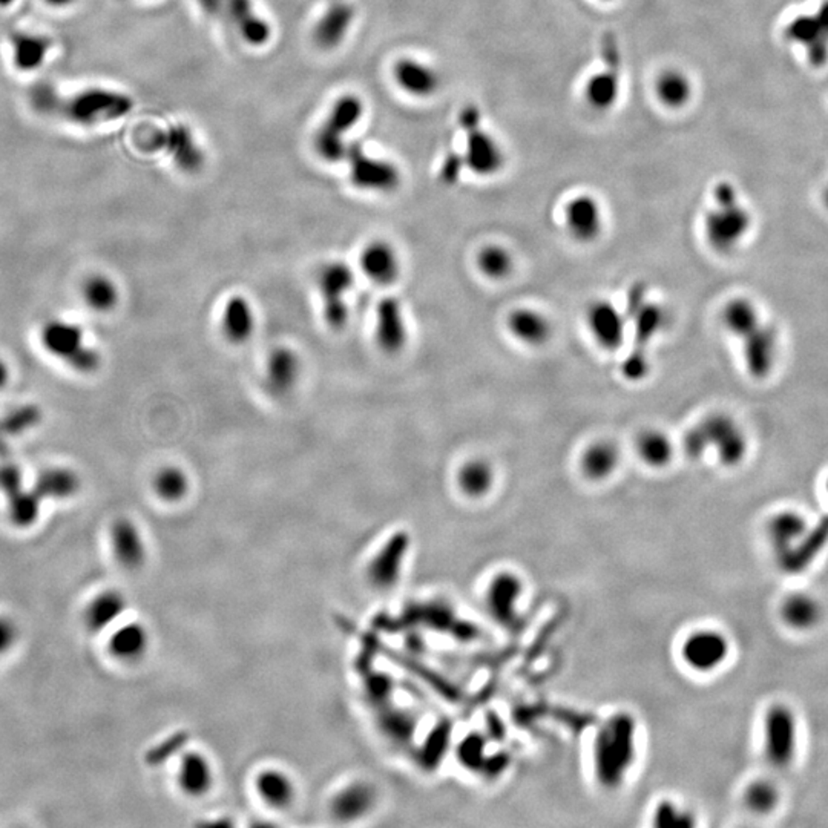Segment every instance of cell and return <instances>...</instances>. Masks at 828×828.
Instances as JSON below:
<instances>
[{"label":"cell","mask_w":828,"mask_h":828,"mask_svg":"<svg viewBox=\"0 0 828 828\" xmlns=\"http://www.w3.org/2000/svg\"><path fill=\"white\" fill-rule=\"evenodd\" d=\"M30 100L38 114L79 126L123 119L134 109V100L128 94L102 87L87 88L72 96H60L53 85L38 83L30 92Z\"/></svg>","instance_id":"cell-1"},{"label":"cell","mask_w":828,"mask_h":828,"mask_svg":"<svg viewBox=\"0 0 828 828\" xmlns=\"http://www.w3.org/2000/svg\"><path fill=\"white\" fill-rule=\"evenodd\" d=\"M638 758V726L635 716L619 710L608 716L592 738L594 778L604 790H619Z\"/></svg>","instance_id":"cell-2"},{"label":"cell","mask_w":828,"mask_h":828,"mask_svg":"<svg viewBox=\"0 0 828 828\" xmlns=\"http://www.w3.org/2000/svg\"><path fill=\"white\" fill-rule=\"evenodd\" d=\"M748 450V431L731 414H709L683 436V452L690 460H701L712 452L722 469H738L746 462Z\"/></svg>","instance_id":"cell-3"},{"label":"cell","mask_w":828,"mask_h":828,"mask_svg":"<svg viewBox=\"0 0 828 828\" xmlns=\"http://www.w3.org/2000/svg\"><path fill=\"white\" fill-rule=\"evenodd\" d=\"M753 227V215L738 189L729 182L714 188L712 205L703 218L705 240L718 255H731L741 248Z\"/></svg>","instance_id":"cell-4"},{"label":"cell","mask_w":828,"mask_h":828,"mask_svg":"<svg viewBox=\"0 0 828 828\" xmlns=\"http://www.w3.org/2000/svg\"><path fill=\"white\" fill-rule=\"evenodd\" d=\"M364 111V102L356 94H344L334 103L313 137V149L323 162L330 165L344 162L350 145L345 137L358 126Z\"/></svg>","instance_id":"cell-5"},{"label":"cell","mask_w":828,"mask_h":828,"mask_svg":"<svg viewBox=\"0 0 828 828\" xmlns=\"http://www.w3.org/2000/svg\"><path fill=\"white\" fill-rule=\"evenodd\" d=\"M527 581L517 570L502 568L491 574L484 587V606L491 621L508 632L522 626V602Z\"/></svg>","instance_id":"cell-6"},{"label":"cell","mask_w":828,"mask_h":828,"mask_svg":"<svg viewBox=\"0 0 828 828\" xmlns=\"http://www.w3.org/2000/svg\"><path fill=\"white\" fill-rule=\"evenodd\" d=\"M465 132L463 167L477 177H494L505 167V151L501 141L480 126V115L473 106L465 108L459 117Z\"/></svg>","instance_id":"cell-7"},{"label":"cell","mask_w":828,"mask_h":828,"mask_svg":"<svg viewBox=\"0 0 828 828\" xmlns=\"http://www.w3.org/2000/svg\"><path fill=\"white\" fill-rule=\"evenodd\" d=\"M741 345L742 364L755 381L769 379L781 359V334L767 317L744 328L737 338Z\"/></svg>","instance_id":"cell-8"},{"label":"cell","mask_w":828,"mask_h":828,"mask_svg":"<svg viewBox=\"0 0 828 828\" xmlns=\"http://www.w3.org/2000/svg\"><path fill=\"white\" fill-rule=\"evenodd\" d=\"M624 315L632 334L630 350L645 353H649V345L663 334L671 319L666 307L652 300L647 287L641 281L630 285L624 304Z\"/></svg>","instance_id":"cell-9"},{"label":"cell","mask_w":828,"mask_h":828,"mask_svg":"<svg viewBox=\"0 0 828 828\" xmlns=\"http://www.w3.org/2000/svg\"><path fill=\"white\" fill-rule=\"evenodd\" d=\"M731 655L727 635L714 628L689 630L678 645V660L695 675H710L720 671Z\"/></svg>","instance_id":"cell-10"},{"label":"cell","mask_w":828,"mask_h":828,"mask_svg":"<svg viewBox=\"0 0 828 828\" xmlns=\"http://www.w3.org/2000/svg\"><path fill=\"white\" fill-rule=\"evenodd\" d=\"M139 141L145 151L166 152L175 167L188 175L201 173L205 167V151L186 124L148 131Z\"/></svg>","instance_id":"cell-11"},{"label":"cell","mask_w":828,"mask_h":828,"mask_svg":"<svg viewBox=\"0 0 828 828\" xmlns=\"http://www.w3.org/2000/svg\"><path fill=\"white\" fill-rule=\"evenodd\" d=\"M345 162L349 165L350 183L364 192L392 194L402 182L394 163L367 154L359 143H350Z\"/></svg>","instance_id":"cell-12"},{"label":"cell","mask_w":828,"mask_h":828,"mask_svg":"<svg viewBox=\"0 0 828 828\" xmlns=\"http://www.w3.org/2000/svg\"><path fill=\"white\" fill-rule=\"evenodd\" d=\"M42 342L49 353L65 360L74 370L91 373L98 368L100 356L83 342V332L76 324L51 321L42 330Z\"/></svg>","instance_id":"cell-13"},{"label":"cell","mask_w":828,"mask_h":828,"mask_svg":"<svg viewBox=\"0 0 828 828\" xmlns=\"http://www.w3.org/2000/svg\"><path fill=\"white\" fill-rule=\"evenodd\" d=\"M355 283V274L349 264L332 261L317 274V287L323 298L324 319L328 327L342 330L349 321V295Z\"/></svg>","instance_id":"cell-14"},{"label":"cell","mask_w":828,"mask_h":828,"mask_svg":"<svg viewBox=\"0 0 828 828\" xmlns=\"http://www.w3.org/2000/svg\"><path fill=\"white\" fill-rule=\"evenodd\" d=\"M785 38L804 49L807 60L815 68L828 62V0L816 12L796 16L785 27Z\"/></svg>","instance_id":"cell-15"},{"label":"cell","mask_w":828,"mask_h":828,"mask_svg":"<svg viewBox=\"0 0 828 828\" xmlns=\"http://www.w3.org/2000/svg\"><path fill=\"white\" fill-rule=\"evenodd\" d=\"M585 317L589 334L600 349L611 353L623 349L629 334L624 310L609 300H596L587 306Z\"/></svg>","instance_id":"cell-16"},{"label":"cell","mask_w":828,"mask_h":828,"mask_svg":"<svg viewBox=\"0 0 828 828\" xmlns=\"http://www.w3.org/2000/svg\"><path fill=\"white\" fill-rule=\"evenodd\" d=\"M764 748L770 764L787 767L796 750V721L789 707L772 705L764 721Z\"/></svg>","instance_id":"cell-17"},{"label":"cell","mask_w":828,"mask_h":828,"mask_svg":"<svg viewBox=\"0 0 828 828\" xmlns=\"http://www.w3.org/2000/svg\"><path fill=\"white\" fill-rule=\"evenodd\" d=\"M563 224L574 241L581 244L597 241L604 229L603 206L594 195H574L563 207Z\"/></svg>","instance_id":"cell-18"},{"label":"cell","mask_w":828,"mask_h":828,"mask_svg":"<svg viewBox=\"0 0 828 828\" xmlns=\"http://www.w3.org/2000/svg\"><path fill=\"white\" fill-rule=\"evenodd\" d=\"M376 342L388 355L399 353L407 344L409 330L402 304L396 296H385L376 306Z\"/></svg>","instance_id":"cell-19"},{"label":"cell","mask_w":828,"mask_h":828,"mask_svg":"<svg viewBox=\"0 0 828 828\" xmlns=\"http://www.w3.org/2000/svg\"><path fill=\"white\" fill-rule=\"evenodd\" d=\"M355 6L347 0H332L313 27V42L323 51H332L344 42L355 21Z\"/></svg>","instance_id":"cell-20"},{"label":"cell","mask_w":828,"mask_h":828,"mask_svg":"<svg viewBox=\"0 0 828 828\" xmlns=\"http://www.w3.org/2000/svg\"><path fill=\"white\" fill-rule=\"evenodd\" d=\"M506 328L512 338L527 347H544L554 334L548 315L534 307H517L506 317Z\"/></svg>","instance_id":"cell-21"},{"label":"cell","mask_w":828,"mask_h":828,"mask_svg":"<svg viewBox=\"0 0 828 828\" xmlns=\"http://www.w3.org/2000/svg\"><path fill=\"white\" fill-rule=\"evenodd\" d=\"M111 549L123 570H137L145 565L148 546L140 528L130 519H119L111 528Z\"/></svg>","instance_id":"cell-22"},{"label":"cell","mask_w":828,"mask_h":828,"mask_svg":"<svg viewBox=\"0 0 828 828\" xmlns=\"http://www.w3.org/2000/svg\"><path fill=\"white\" fill-rule=\"evenodd\" d=\"M409 534L396 533L379 549L368 570L370 580L375 587L387 589L399 580L409 554Z\"/></svg>","instance_id":"cell-23"},{"label":"cell","mask_w":828,"mask_h":828,"mask_svg":"<svg viewBox=\"0 0 828 828\" xmlns=\"http://www.w3.org/2000/svg\"><path fill=\"white\" fill-rule=\"evenodd\" d=\"M223 2V14L231 19V22L237 28V33L242 40L250 46L259 48L269 42L272 38V28L264 19L253 0H221Z\"/></svg>","instance_id":"cell-24"},{"label":"cell","mask_w":828,"mask_h":828,"mask_svg":"<svg viewBox=\"0 0 828 828\" xmlns=\"http://www.w3.org/2000/svg\"><path fill=\"white\" fill-rule=\"evenodd\" d=\"M394 81L411 97H433L441 88V76L433 66L418 59L403 57L393 68Z\"/></svg>","instance_id":"cell-25"},{"label":"cell","mask_w":828,"mask_h":828,"mask_svg":"<svg viewBox=\"0 0 828 828\" xmlns=\"http://www.w3.org/2000/svg\"><path fill=\"white\" fill-rule=\"evenodd\" d=\"M151 645V635L139 621L117 624L109 630L108 652L115 662L135 664L145 658Z\"/></svg>","instance_id":"cell-26"},{"label":"cell","mask_w":828,"mask_h":828,"mask_svg":"<svg viewBox=\"0 0 828 828\" xmlns=\"http://www.w3.org/2000/svg\"><path fill=\"white\" fill-rule=\"evenodd\" d=\"M128 611V600L117 589H105L88 602L83 611V623L91 634L111 630L123 619Z\"/></svg>","instance_id":"cell-27"},{"label":"cell","mask_w":828,"mask_h":828,"mask_svg":"<svg viewBox=\"0 0 828 828\" xmlns=\"http://www.w3.org/2000/svg\"><path fill=\"white\" fill-rule=\"evenodd\" d=\"M360 269L375 284L390 285L396 283L401 275V261L398 253L387 241H371L360 253Z\"/></svg>","instance_id":"cell-28"},{"label":"cell","mask_w":828,"mask_h":828,"mask_svg":"<svg viewBox=\"0 0 828 828\" xmlns=\"http://www.w3.org/2000/svg\"><path fill=\"white\" fill-rule=\"evenodd\" d=\"M827 545L828 516H825L815 527L808 528L795 545L781 555V565L789 572H802L812 565Z\"/></svg>","instance_id":"cell-29"},{"label":"cell","mask_w":828,"mask_h":828,"mask_svg":"<svg viewBox=\"0 0 828 828\" xmlns=\"http://www.w3.org/2000/svg\"><path fill=\"white\" fill-rule=\"evenodd\" d=\"M609 55L611 59L608 60L606 66L602 71H598L597 74H594L585 87L587 105L597 111H608L615 106V103L619 100L621 77H620V57L617 53V45H613Z\"/></svg>","instance_id":"cell-30"},{"label":"cell","mask_w":828,"mask_h":828,"mask_svg":"<svg viewBox=\"0 0 828 828\" xmlns=\"http://www.w3.org/2000/svg\"><path fill=\"white\" fill-rule=\"evenodd\" d=\"M215 781V772L210 759L201 752L182 755L177 770V784L184 795L201 798L207 795Z\"/></svg>","instance_id":"cell-31"},{"label":"cell","mask_w":828,"mask_h":828,"mask_svg":"<svg viewBox=\"0 0 828 828\" xmlns=\"http://www.w3.org/2000/svg\"><path fill=\"white\" fill-rule=\"evenodd\" d=\"M301 373V360L289 347H278L266 362V385L275 396H284L295 387Z\"/></svg>","instance_id":"cell-32"},{"label":"cell","mask_w":828,"mask_h":828,"mask_svg":"<svg viewBox=\"0 0 828 828\" xmlns=\"http://www.w3.org/2000/svg\"><path fill=\"white\" fill-rule=\"evenodd\" d=\"M620 462V450L615 444L611 441H596L581 452L580 471L585 479L600 484L617 473Z\"/></svg>","instance_id":"cell-33"},{"label":"cell","mask_w":828,"mask_h":828,"mask_svg":"<svg viewBox=\"0 0 828 828\" xmlns=\"http://www.w3.org/2000/svg\"><path fill=\"white\" fill-rule=\"evenodd\" d=\"M376 806V791L367 782L358 781L345 785L334 795L332 812L342 821H356L364 817Z\"/></svg>","instance_id":"cell-34"},{"label":"cell","mask_w":828,"mask_h":828,"mask_svg":"<svg viewBox=\"0 0 828 828\" xmlns=\"http://www.w3.org/2000/svg\"><path fill=\"white\" fill-rule=\"evenodd\" d=\"M223 334L232 344H242L255 332V312L248 298L233 295L227 300L221 317Z\"/></svg>","instance_id":"cell-35"},{"label":"cell","mask_w":828,"mask_h":828,"mask_svg":"<svg viewBox=\"0 0 828 828\" xmlns=\"http://www.w3.org/2000/svg\"><path fill=\"white\" fill-rule=\"evenodd\" d=\"M255 790L267 806L276 810H284L295 801V781L284 770L275 767L261 770L257 774Z\"/></svg>","instance_id":"cell-36"},{"label":"cell","mask_w":828,"mask_h":828,"mask_svg":"<svg viewBox=\"0 0 828 828\" xmlns=\"http://www.w3.org/2000/svg\"><path fill=\"white\" fill-rule=\"evenodd\" d=\"M13 62L16 70L22 72H33L44 65L48 53L53 48L51 38L42 34L17 31L10 38Z\"/></svg>","instance_id":"cell-37"},{"label":"cell","mask_w":828,"mask_h":828,"mask_svg":"<svg viewBox=\"0 0 828 828\" xmlns=\"http://www.w3.org/2000/svg\"><path fill=\"white\" fill-rule=\"evenodd\" d=\"M458 488L465 497L480 501L490 494L495 485V469L486 459L474 458L463 462L456 476Z\"/></svg>","instance_id":"cell-38"},{"label":"cell","mask_w":828,"mask_h":828,"mask_svg":"<svg viewBox=\"0 0 828 828\" xmlns=\"http://www.w3.org/2000/svg\"><path fill=\"white\" fill-rule=\"evenodd\" d=\"M635 448L641 462L652 469H667L675 456L672 439L664 431L656 428L641 431Z\"/></svg>","instance_id":"cell-39"},{"label":"cell","mask_w":828,"mask_h":828,"mask_svg":"<svg viewBox=\"0 0 828 828\" xmlns=\"http://www.w3.org/2000/svg\"><path fill=\"white\" fill-rule=\"evenodd\" d=\"M655 96L663 106L681 109L688 106L694 96V87L688 74L681 70H666L660 72L655 81Z\"/></svg>","instance_id":"cell-40"},{"label":"cell","mask_w":828,"mask_h":828,"mask_svg":"<svg viewBox=\"0 0 828 828\" xmlns=\"http://www.w3.org/2000/svg\"><path fill=\"white\" fill-rule=\"evenodd\" d=\"M80 490V479L74 471L66 469H46L38 476L34 485V493L45 501H63L70 499Z\"/></svg>","instance_id":"cell-41"},{"label":"cell","mask_w":828,"mask_h":828,"mask_svg":"<svg viewBox=\"0 0 828 828\" xmlns=\"http://www.w3.org/2000/svg\"><path fill=\"white\" fill-rule=\"evenodd\" d=\"M476 264L480 274L491 281L506 280L516 269V259L511 250L497 242H491L480 249Z\"/></svg>","instance_id":"cell-42"},{"label":"cell","mask_w":828,"mask_h":828,"mask_svg":"<svg viewBox=\"0 0 828 828\" xmlns=\"http://www.w3.org/2000/svg\"><path fill=\"white\" fill-rule=\"evenodd\" d=\"M807 531L804 517L793 511H784L772 517L769 522V537L781 555L795 545L796 540Z\"/></svg>","instance_id":"cell-43"},{"label":"cell","mask_w":828,"mask_h":828,"mask_svg":"<svg viewBox=\"0 0 828 828\" xmlns=\"http://www.w3.org/2000/svg\"><path fill=\"white\" fill-rule=\"evenodd\" d=\"M698 824L697 816L671 798H663L652 807L651 825L655 828H692Z\"/></svg>","instance_id":"cell-44"},{"label":"cell","mask_w":828,"mask_h":828,"mask_svg":"<svg viewBox=\"0 0 828 828\" xmlns=\"http://www.w3.org/2000/svg\"><path fill=\"white\" fill-rule=\"evenodd\" d=\"M42 499L33 491L19 490L6 497L10 522L17 528L33 527L38 520Z\"/></svg>","instance_id":"cell-45"},{"label":"cell","mask_w":828,"mask_h":828,"mask_svg":"<svg viewBox=\"0 0 828 828\" xmlns=\"http://www.w3.org/2000/svg\"><path fill=\"white\" fill-rule=\"evenodd\" d=\"M152 486L158 499L167 503H177L188 494V474L178 467H165L156 474Z\"/></svg>","instance_id":"cell-46"},{"label":"cell","mask_w":828,"mask_h":828,"mask_svg":"<svg viewBox=\"0 0 828 828\" xmlns=\"http://www.w3.org/2000/svg\"><path fill=\"white\" fill-rule=\"evenodd\" d=\"M83 296L88 306L97 310V312H109L119 302V291L114 284L113 281L96 275L83 285Z\"/></svg>","instance_id":"cell-47"},{"label":"cell","mask_w":828,"mask_h":828,"mask_svg":"<svg viewBox=\"0 0 828 828\" xmlns=\"http://www.w3.org/2000/svg\"><path fill=\"white\" fill-rule=\"evenodd\" d=\"M782 617L785 621L798 628V629H806L816 623L819 617V608L812 598L806 596H796L784 603L782 606Z\"/></svg>","instance_id":"cell-48"},{"label":"cell","mask_w":828,"mask_h":828,"mask_svg":"<svg viewBox=\"0 0 828 828\" xmlns=\"http://www.w3.org/2000/svg\"><path fill=\"white\" fill-rule=\"evenodd\" d=\"M40 422V410L34 405H25L13 410L0 418V436H19L31 430Z\"/></svg>","instance_id":"cell-49"},{"label":"cell","mask_w":828,"mask_h":828,"mask_svg":"<svg viewBox=\"0 0 828 828\" xmlns=\"http://www.w3.org/2000/svg\"><path fill=\"white\" fill-rule=\"evenodd\" d=\"M458 758L463 769L480 772L486 765V741L482 735L469 733L459 742Z\"/></svg>","instance_id":"cell-50"},{"label":"cell","mask_w":828,"mask_h":828,"mask_svg":"<svg viewBox=\"0 0 828 828\" xmlns=\"http://www.w3.org/2000/svg\"><path fill=\"white\" fill-rule=\"evenodd\" d=\"M778 802V793L767 781H755L744 791V804L756 815L772 812Z\"/></svg>","instance_id":"cell-51"},{"label":"cell","mask_w":828,"mask_h":828,"mask_svg":"<svg viewBox=\"0 0 828 828\" xmlns=\"http://www.w3.org/2000/svg\"><path fill=\"white\" fill-rule=\"evenodd\" d=\"M651 370V355L645 351H635V350L628 351V355L624 356L623 362L620 366V373L628 382H643L646 377H649Z\"/></svg>","instance_id":"cell-52"},{"label":"cell","mask_w":828,"mask_h":828,"mask_svg":"<svg viewBox=\"0 0 828 828\" xmlns=\"http://www.w3.org/2000/svg\"><path fill=\"white\" fill-rule=\"evenodd\" d=\"M22 488L23 482L21 469H17L16 465H13V463L0 465V491H2V494L8 497V495L14 494Z\"/></svg>","instance_id":"cell-53"},{"label":"cell","mask_w":828,"mask_h":828,"mask_svg":"<svg viewBox=\"0 0 828 828\" xmlns=\"http://www.w3.org/2000/svg\"><path fill=\"white\" fill-rule=\"evenodd\" d=\"M19 640V628L14 620L0 615V656L12 651Z\"/></svg>","instance_id":"cell-54"},{"label":"cell","mask_w":828,"mask_h":828,"mask_svg":"<svg viewBox=\"0 0 828 828\" xmlns=\"http://www.w3.org/2000/svg\"><path fill=\"white\" fill-rule=\"evenodd\" d=\"M463 162L462 156L459 154H448L445 156V160L442 163L441 173H439V178L442 180V183L445 184H454L458 182L459 177H460V173H462Z\"/></svg>","instance_id":"cell-55"},{"label":"cell","mask_w":828,"mask_h":828,"mask_svg":"<svg viewBox=\"0 0 828 828\" xmlns=\"http://www.w3.org/2000/svg\"><path fill=\"white\" fill-rule=\"evenodd\" d=\"M201 12L206 16L218 17L223 14V2L221 0H197Z\"/></svg>","instance_id":"cell-56"},{"label":"cell","mask_w":828,"mask_h":828,"mask_svg":"<svg viewBox=\"0 0 828 828\" xmlns=\"http://www.w3.org/2000/svg\"><path fill=\"white\" fill-rule=\"evenodd\" d=\"M8 377H10V373H8V367L5 366V362L0 359V388H4L8 382Z\"/></svg>","instance_id":"cell-57"},{"label":"cell","mask_w":828,"mask_h":828,"mask_svg":"<svg viewBox=\"0 0 828 828\" xmlns=\"http://www.w3.org/2000/svg\"><path fill=\"white\" fill-rule=\"evenodd\" d=\"M45 2L55 8H65V6L76 4L77 0H45Z\"/></svg>","instance_id":"cell-58"},{"label":"cell","mask_w":828,"mask_h":828,"mask_svg":"<svg viewBox=\"0 0 828 828\" xmlns=\"http://www.w3.org/2000/svg\"><path fill=\"white\" fill-rule=\"evenodd\" d=\"M8 454V445H6L5 437L0 436V458H5Z\"/></svg>","instance_id":"cell-59"},{"label":"cell","mask_w":828,"mask_h":828,"mask_svg":"<svg viewBox=\"0 0 828 828\" xmlns=\"http://www.w3.org/2000/svg\"><path fill=\"white\" fill-rule=\"evenodd\" d=\"M14 2H16V0H0V8H8V6H12Z\"/></svg>","instance_id":"cell-60"},{"label":"cell","mask_w":828,"mask_h":828,"mask_svg":"<svg viewBox=\"0 0 828 828\" xmlns=\"http://www.w3.org/2000/svg\"><path fill=\"white\" fill-rule=\"evenodd\" d=\"M823 203H824V207H825V209L828 210V186L827 188H825V190H824Z\"/></svg>","instance_id":"cell-61"},{"label":"cell","mask_w":828,"mask_h":828,"mask_svg":"<svg viewBox=\"0 0 828 828\" xmlns=\"http://www.w3.org/2000/svg\"><path fill=\"white\" fill-rule=\"evenodd\" d=\"M825 490H827V493H828V479H827V484H825Z\"/></svg>","instance_id":"cell-62"},{"label":"cell","mask_w":828,"mask_h":828,"mask_svg":"<svg viewBox=\"0 0 828 828\" xmlns=\"http://www.w3.org/2000/svg\"><path fill=\"white\" fill-rule=\"evenodd\" d=\"M327 2H332V0H327Z\"/></svg>","instance_id":"cell-63"}]
</instances>
